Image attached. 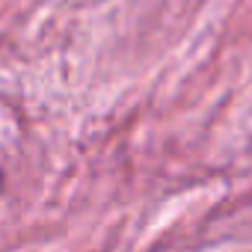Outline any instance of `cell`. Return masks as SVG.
Listing matches in <instances>:
<instances>
[{"mask_svg":"<svg viewBox=\"0 0 252 252\" xmlns=\"http://www.w3.org/2000/svg\"><path fill=\"white\" fill-rule=\"evenodd\" d=\"M0 190H3V169H0Z\"/></svg>","mask_w":252,"mask_h":252,"instance_id":"1","label":"cell"}]
</instances>
